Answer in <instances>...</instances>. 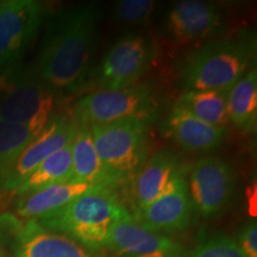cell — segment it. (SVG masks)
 I'll use <instances>...</instances> for the list:
<instances>
[{"label": "cell", "instance_id": "d4e9b609", "mask_svg": "<svg viewBox=\"0 0 257 257\" xmlns=\"http://www.w3.org/2000/svg\"><path fill=\"white\" fill-rule=\"evenodd\" d=\"M236 242L246 257H257V225L255 220L249 221L243 227Z\"/></svg>", "mask_w": 257, "mask_h": 257}, {"label": "cell", "instance_id": "30bf717a", "mask_svg": "<svg viewBox=\"0 0 257 257\" xmlns=\"http://www.w3.org/2000/svg\"><path fill=\"white\" fill-rule=\"evenodd\" d=\"M44 17L41 2H0V68L19 62L38 34Z\"/></svg>", "mask_w": 257, "mask_h": 257}, {"label": "cell", "instance_id": "3957f363", "mask_svg": "<svg viewBox=\"0 0 257 257\" xmlns=\"http://www.w3.org/2000/svg\"><path fill=\"white\" fill-rule=\"evenodd\" d=\"M123 207L115 186H94L60 211L37 221L89 249L100 250L107 246L112 226Z\"/></svg>", "mask_w": 257, "mask_h": 257}, {"label": "cell", "instance_id": "9a60e30c", "mask_svg": "<svg viewBox=\"0 0 257 257\" xmlns=\"http://www.w3.org/2000/svg\"><path fill=\"white\" fill-rule=\"evenodd\" d=\"M107 248L120 257H136L182 249L168 237L144 229L125 206L115 218Z\"/></svg>", "mask_w": 257, "mask_h": 257}, {"label": "cell", "instance_id": "ac0fdd59", "mask_svg": "<svg viewBox=\"0 0 257 257\" xmlns=\"http://www.w3.org/2000/svg\"><path fill=\"white\" fill-rule=\"evenodd\" d=\"M72 180L89 186H115V181L96 153L91 128L86 125H78L75 138L72 143Z\"/></svg>", "mask_w": 257, "mask_h": 257}, {"label": "cell", "instance_id": "7402d4cb", "mask_svg": "<svg viewBox=\"0 0 257 257\" xmlns=\"http://www.w3.org/2000/svg\"><path fill=\"white\" fill-rule=\"evenodd\" d=\"M43 128L0 121V193L16 160Z\"/></svg>", "mask_w": 257, "mask_h": 257}, {"label": "cell", "instance_id": "603a6c76", "mask_svg": "<svg viewBox=\"0 0 257 257\" xmlns=\"http://www.w3.org/2000/svg\"><path fill=\"white\" fill-rule=\"evenodd\" d=\"M157 8L153 0H121L113 8V17L118 24L127 28L147 25Z\"/></svg>", "mask_w": 257, "mask_h": 257}, {"label": "cell", "instance_id": "7a4b0ae2", "mask_svg": "<svg viewBox=\"0 0 257 257\" xmlns=\"http://www.w3.org/2000/svg\"><path fill=\"white\" fill-rule=\"evenodd\" d=\"M255 35L221 36L193 47L178 63L184 92L230 88L255 66Z\"/></svg>", "mask_w": 257, "mask_h": 257}, {"label": "cell", "instance_id": "9c48e42d", "mask_svg": "<svg viewBox=\"0 0 257 257\" xmlns=\"http://www.w3.org/2000/svg\"><path fill=\"white\" fill-rule=\"evenodd\" d=\"M187 187L194 210L205 218L220 214L236 191V174L232 166L219 157L197 161L187 172Z\"/></svg>", "mask_w": 257, "mask_h": 257}, {"label": "cell", "instance_id": "d6986e66", "mask_svg": "<svg viewBox=\"0 0 257 257\" xmlns=\"http://www.w3.org/2000/svg\"><path fill=\"white\" fill-rule=\"evenodd\" d=\"M229 121L238 130L252 134L257 126V72L253 66L230 88Z\"/></svg>", "mask_w": 257, "mask_h": 257}, {"label": "cell", "instance_id": "8992f818", "mask_svg": "<svg viewBox=\"0 0 257 257\" xmlns=\"http://www.w3.org/2000/svg\"><path fill=\"white\" fill-rule=\"evenodd\" d=\"M149 124L125 119L91 125L95 150L118 184L134 176L149 159Z\"/></svg>", "mask_w": 257, "mask_h": 257}, {"label": "cell", "instance_id": "52a82bcc", "mask_svg": "<svg viewBox=\"0 0 257 257\" xmlns=\"http://www.w3.org/2000/svg\"><path fill=\"white\" fill-rule=\"evenodd\" d=\"M162 34L179 46H199L224 36L226 16L220 6L200 0H181L168 9L162 19Z\"/></svg>", "mask_w": 257, "mask_h": 257}, {"label": "cell", "instance_id": "44dd1931", "mask_svg": "<svg viewBox=\"0 0 257 257\" xmlns=\"http://www.w3.org/2000/svg\"><path fill=\"white\" fill-rule=\"evenodd\" d=\"M72 144L44 160L27 180L19 186L15 195H23L47 186L72 180Z\"/></svg>", "mask_w": 257, "mask_h": 257}, {"label": "cell", "instance_id": "6da1fadb", "mask_svg": "<svg viewBox=\"0 0 257 257\" xmlns=\"http://www.w3.org/2000/svg\"><path fill=\"white\" fill-rule=\"evenodd\" d=\"M98 29L99 11L91 4L62 10L48 21L32 66L57 96L81 88L91 70Z\"/></svg>", "mask_w": 257, "mask_h": 257}, {"label": "cell", "instance_id": "e0dca14e", "mask_svg": "<svg viewBox=\"0 0 257 257\" xmlns=\"http://www.w3.org/2000/svg\"><path fill=\"white\" fill-rule=\"evenodd\" d=\"M92 187L94 186L73 180L47 186L37 191L19 195L16 204V213L21 219H42L60 211Z\"/></svg>", "mask_w": 257, "mask_h": 257}, {"label": "cell", "instance_id": "277c9868", "mask_svg": "<svg viewBox=\"0 0 257 257\" xmlns=\"http://www.w3.org/2000/svg\"><path fill=\"white\" fill-rule=\"evenodd\" d=\"M56 99L34 66L18 62L0 74V121L43 128L54 118Z\"/></svg>", "mask_w": 257, "mask_h": 257}, {"label": "cell", "instance_id": "8fae6325", "mask_svg": "<svg viewBox=\"0 0 257 257\" xmlns=\"http://www.w3.org/2000/svg\"><path fill=\"white\" fill-rule=\"evenodd\" d=\"M8 231L3 245L16 257H106L100 250H92L67 234L50 231L35 219H18Z\"/></svg>", "mask_w": 257, "mask_h": 257}, {"label": "cell", "instance_id": "ffe728a7", "mask_svg": "<svg viewBox=\"0 0 257 257\" xmlns=\"http://www.w3.org/2000/svg\"><path fill=\"white\" fill-rule=\"evenodd\" d=\"M230 88L186 91L176 99L175 104L204 123L227 128V125L230 124L227 114V96Z\"/></svg>", "mask_w": 257, "mask_h": 257}, {"label": "cell", "instance_id": "cb8c5ba5", "mask_svg": "<svg viewBox=\"0 0 257 257\" xmlns=\"http://www.w3.org/2000/svg\"><path fill=\"white\" fill-rule=\"evenodd\" d=\"M186 257H246L236 239L229 236H214L199 244Z\"/></svg>", "mask_w": 257, "mask_h": 257}, {"label": "cell", "instance_id": "7c38bea8", "mask_svg": "<svg viewBox=\"0 0 257 257\" xmlns=\"http://www.w3.org/2000/svg\"><path fill=\"white\" fill-rule=\"evenodd\" d=\"M78 125L67 115H55L19 155L10 170L0 194H16L19 186L48 157L70 146Z\"/></svg>", "mask_w": 257, "mask_h": 257}, {"label": "cell", "instance_id": "5b68a950", "mask_svg": "<svg viewBox=\"0 0 257 257\" xmlns=\"http://www.w3.org/2000/svg\"><path fill=\"white\" fill-rule=\"evenodd\" d=\"M161 100L157 92L146 83L124 89H99L81 96L74 105L76 125L107 124L134 119L150 124L157 117Z\"/></svg>", "mask_w": 257, "mask_h": 257}, {"label": "cell", "instance_id": "ba28073f", "mask_svg": "<svg viewBox=\"0 0 257 257\" xmlns=\"http://www.w3.org/2000/svg\"><path fill=\"white\" fill-rule=\"evenodd\" d=\"M155 50L146 35L128 34L110 48L96 73L100 89L115 91L136 85L154 60Z\"/></svg>", "mask_w": 257, "mask_h": 257}, {"label": "cell", "instance_id": "484cf974", "mask_svg": "<svg viewBox=\"0 0 257 257\" xmlns=\"http://www.w3.org/2000/svg\"><path fill=\"white\" fill-rule=\"evenodd\" d=\"M0 257H5L4 249H3V246H2V245H0Z\"/></svg>", "mask_w": 257, "mask_h": 257}, {"label": "cell", "instance_id": "2e32d148", "mask_svg": "<svg viewBox=\"0 0 257 257\" xmlns=\"http://www.w3.org/2000/svg\"><path fill=\"white\" fill-rule=\"evenodd\" d=\"M162 128L173 142L191 153L213 152L227 136V128L204 123L176 104L163 121Z\"/></svg>", "mask_w": 257, "mask_h": 257}, {"label": "cell", "instance_id": "5bb4252c", "mask_svg": "<svg viewBox=\"0 0 257 257\" xmlns=\"http://www.w3.org/2000/svg\"><path fill=\"white\" fill-rule=\"evenodd\" d=\"M194 212L184 175L176 180L170 191L135 214L134 218L152 232H175L188 226Z\"/></svg>", "mask_w": 257, "mask_h": 257}, {"label": "cell", "instance_id": "4fadbf2b", "mask_svg": "<svg viewBox=\"0 0 257 257\" xmlns=\"http://www.w3.org/2000/svg\"><path fill=\"white\" fill-rule=\"evenodd\" d=\"M187 172L188 168H185L179 157L169 150H159L149 157L134 175L131 184V201L135 214L170 191L176 180L187 174Z\"/></svg>", "mask_w": 257, "mask_h": 257}]
</instances>
